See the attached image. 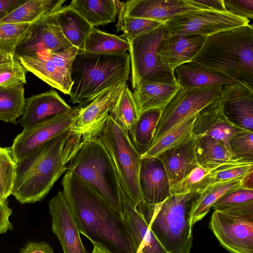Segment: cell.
I'll return each mask as SVG.
<instances>
[{
	"label": "cell",
	"mask_w": 253,
	"mask_h": 253,
	"mask_svg": "<svg viewBox=\"0 0 253 253\" xmlns=\"http://www.w3.org/2000/svg\"><path fill=\"white\" fill-rule=\"evenodd\" d=\"M181 87L176 80L146 83L133 91L139 115L148 110L164 109Z\"/></svg>",
	"instance_id": "d4e9b609"
},
{
	"label": "cell",
	"mask_w": 253,
	"mask_h": 253,
	"mask_svg": "<svg viewBox=\"0 0 253 253\" xmlns=\"http://www.w3.org/2000/svg\"><path fill=\"white\" fill-rule=\"evenodd\" d=\"M129 43L121 36L106 33L93 27L85 43L83 52L117 54L126 52Z\"/></svg>",
	"instance_id": "d6a6232c"
},
{
	"label": "cell",
	"mask_w": 253,
	"mask_h": 253,
	"mask_svg": "<svg viewBox=\"0 0 253 253\" xmlns=\"http://www.w3.org/2000/svg\"><path fill=\"white\" fill-rule=\"evenodd\" d=\"M163 110L154 109L141 113L128 131L132 146L141 156L151 145Z\"/></svg>",
	"instance_id": "f546056e"
},
{
	"label": "cell",
	"mask_w": 253,
	"mask_h": 253,
	"mask_svg": "<svg viewBox=\"0 0 253 253\" xmlns=\"http://www.w3.org/2000/svg\"><path fill=\"white\" fill-rule=\"evenodd\" d=\"M228 77L253 86V26L248 24L207 37L192 59Z\"/></svg>",
	"instance_id": "3957f363"
},
{
	"label": "cell",
	"mask_w": 253,
	"mask_h": 253,
	"mask_svg": "<svg viewBox=\"0 0 253 253\" xmlns=\"http://www.w3.org/2000/svg\"><path fill=\"white\" fill-rule=\"evenodd\" d=\"M130 72L126 52L101 54L78 51L72 65L70 102L84 107L108 88L126 84Z\"/></svg>",
	"instance_id": "5b68a950"
},
{
	"label": "cell",
	"mask_w": 253,
	"mask_h": 253,
	"mask_svg": "<svg viewBox=\"0 0 253 253\" xmlns=\"http://www.w3.org/2000/svg\"><path fill=\"white\" fill-rule=\"evenodd\" d=\"M116 167L120 186L137 206L144 202L139 184L141 155L132 146L128 134L109 115L98 136Z\"/></svg>",
	"instance_id": "52a82bcc"
},
{
	"label": "cell",
	"mask_w": 253,
	"mask_h": 253,
	"mask_svg": "<svg viewBox=\"0 0 253 253\" xmlns=\"http://www.w3.org/2000/svg\"><path fill=\"white\" fill-rule=\"evenodd\" d=\"M36 23H0V53L7 60L15 58L17 46Z\"/></svg>",
	"instance_id": "8d00e7d4"
},
{
	"label": "cell",
	"mask_w": 253,
	"mask_h": 253,
	"mask_svg": "<svg viewBox=\"0 0 253 253\" xmlns=\"http://www.w3.org/2000/svg\"><path fill=\"white\" fill-rule=\"evenodd\" d=\"M52 230L64 253H88L83 245L75 218L63 191H59L48 203Z\"/></svg>",
	"instance_id": "ac0fdd59"
},
{
	"label": "cell",
	"mask_w": 253,
	"mask_h": 253,
	"mask_svg": "<svg viewBox=\"0 0 253 253\" xmlns=\"http://www.w3.org/2000/svg\"><path fill=\"white\" fill-rule=\"evenodd\" d=\"M253 172V163L232 162L220 166L210 171L213 183L242 179Z\"/></svg>",
	"instance_id": "b9f144b4"
},
{
	"label": "cell",
	"mask_w": 253,
	"mask_h": 253,
	"mask_svg": "<svg viewBox=\"0 0 253 253\" xmlns=\"http://www.w3.org/2000/svg\"><path fill=\"white\" fill-rule=\"evenodd\" d=\"M209 227L231 253H253V201L214 211Z\"/></svg>",
	"instance_id": "ba28073f"
},
{
	"label": "cell",
	"mask_w": 253,
	"mask_h": 253,
	"mask_svg": "<svg viewBox=\"0 0 253 253\" xmlns=\"http://www.w3.org/2000/svg\"><path fill=\"white\" fill-rule=\"evenodd\" d=\"M227 11L249 20L253 19V0H223Z\"/></svg>",
	"instance_id": "f6af8a7d"
},
{
	"label": "cell",
	"mask_w": 253,
	"mask_h": 253,
	"mask_svg": "<svg viewBox=\"0 0 253 253\" xmlns=\"http://www.w3.org/2000/svg\"><path fill=\"white\" fill-rule=\"evenodd\" d=\"M66 0H26L6 16L0 23H36L60 9Z\"/></svg>",
	"instance_id": "83f0119b"
},
{
	"label": "cell",
	"mask_w": 253,
	"mask_h": 253,
	"mask_svg": "<svg viewBox=\"0 0 253 253\" xmlns=\"http://www.w3.org/2000/svg\"><path fill=\"white\" fill-rule=\"evenodd\" d=\"M218 101L232 124L253 132V86L237 82L223 85Z\"/></svg>",
	"instance_id": "2e32d148"
},
{
	"label": "cell",
	"mask_w": 253,
	"mask_h": 253,
	"mask_svg": "<svg viewBox=\"0 0 253 253\" xmlns=\"http://www.w3.org/2000/svg\"><path fill=\"white\" fill-rule=\"evenodd\" d=\"M27 70L16 58L0 64V86L26 84Z\"/></svg>",
	"instance_id": "7bdbcfd3"
},
{
	"label": "cell",
	"mask_w": 253,
	"mask_h": 253,
	"mask_svg": "<svg viewBox=\"0 0 253 253\" xmlns=\"http://www.w3.org/2000/svg\"><path fill=\"white\" fill-rule=\"evenodd\" d=\"M253 201V190L242 186L231 190L219 198L212 205L214 211H221L233 206Z\"/></svg>",
	"instance_id": "ee69618b"
},
{
	"label": "cell",
	"mask_w": 253,
	"mask_h": 253,
	"mask_svg": "<svg viewBox=\"0 0 253 253\" xmlns=\"http://www.w3.org/2000/svg\"><path fill=\"white\" fill-rule=\"evenodd\" d=\"M12 212L11 209L8 206L7 201H0V234L5 233L8 230L13 229L12 224L9 220Z\"/></svg>",
	"instance_id": "bcb514c9"
},
{
	"label": "cell",
	"mask_w": 253,
	"mask_h": 253,
	"mask_svg": "<svg viewBox=\"0 0 253 253\" xmlns=\"http://www.w3.org/2000/svg\"><path fill=\"white\" fill-rule=\"evenodd\" d=\"M222 88V85L181 87L163 109L151 146L184 120L217 102Z\"/></svg>",
	"instance_id": "30bf717a"
},
{
	"label": "cell",
	"mask_w": 253,
	"mask_h": 253,
	"mask_svg": "<svg viewBox=\"0 0 253 253\" xmlns=\"http://www.w3.org/2000/svg\"><path fill=\"white\" fill-rule=\"evenodd\" d=\"M139 184L143 201L146 204H160L171 195L166 170L157 157L141 158Z\"/></svg>",
	"instance_id": "ffe728a7"
},
{
	"label": "cell",
	"mask_w": 253,
	"mask_h": 253,
	"mask_svg": "<svg viewBox=\"0 0 253 253\" xmlns=\"http://www.w3.org/2000/svg\"><path fill=\"white\" fill-rule=\"evenodd\" d=\"M69 5L94 27L116 20L117 10L114 0H73Z\"/></svg>",
	"instance_id": "4dcf8cb0"
},
{
	"label": "cell",
	"mask_w": 253,
	"mask_h": 253,
	"mask_svg": "<svg viewBox=\"0 0 253 253\" xmlns=\"http://www.w3.org/2000/svg\"><path fill=\"white\" fill-rule=\"evenodd\" d=\"M167 35L163 25L128 42L130 82L133 90L146 83L176 80L174 75L163 67L158 56L160 44Z\"/></svg>",
	"instance_id": "9c48e42d"
},
{
	"label": "cell",
	"mask_w": 253,
	"mask_h": 253,
	"mask_svg": "<svg viewBox=\"0 0 253 253\" xmlns=\"http://www.w3.org/2000/svg\"><path fill=\"white\" fill-rule=\"evenodd\" d=\"M17 164L10 147L0 146V201L5 202L12 195L16 175Z\"/></svg>",
	"instance_id": "74e56055"
},
{
	"label": "cell",
	"mask_w": 253,
	"mask_h": 253,
	"mask_svg": "<svg viewBox=\"0 0 253 253\" xmlns=\"http://www.w3.org/2000/svg\"><path fill=\"white\" fill-rule=\"evenodd\" d=\"M20 253H54L50 245L44 242H29L21 248Z\"/></svg>",
	"instance_id": "7dc6e473"
},
{
	"label": "cell",
	"mask_w": 253,
	"mask_h": 253,
	"mask_svg": "<svg viewBox=\"0 0 253 253\" xmlns=\"http://www.w3.org/2000/svg\"><path fill=\"white\" fill-rule=\"evenodd\" d=\"M253 132L245 130L233 136L228 146L233 161L253 164Z\"/></svg>",
	"instance_id": "ab89813d"
},
{
	"label": "cell",
	"mask_w": 253,
	"mask_h": 253,
	"mask_svg": "<svg viewBox=\"0 0 253 253\" xmlns=\"http://www.w3.org/2000/svg\"><path fill=\"white\" fill-rule=\"evenodd\" d=\"M79 50L72 46L57 51H43L15 57L25 68L51 86L63 93H70L73 82L71 69Z\"/></svg>",
	"instance_id": "8fae6325"
},
{
	"label": "cell",
	"mask_w": 253,
	"mask_h": 253,
	"mask_svg": "<svg viewBox=\"0 0 253 253\" xmlns=\"http://www.w3.org/2000/svg\"><path fill=\"white\" fill-rule=\"evenodd\" d=\"M250 20L228 11L204 9L176 15L164 26L168 35L198 34L208 37L250 23Z\"/></svg>",
	"instance_id": "7c38bea8"
},
{
	"label": "cell",
	"mask_w": 253,
	"mask_h": 253,
	"mask_svg": "<svg viewBox=\"0 0 253 253\" xmlns=\"http://www.w3.org/2000/svg\"><path fill=\"white\" fill-rule=\"evenodd\" d=\"M210 170L199 166L185 177L170 187L171 195L202 192L213 184Z\"/></svg>",
	"instance_id": "f35d334b"
},
{
	"label": "cell",
	"mask_w": 253,
	"mask_h": 253,
	"mask_svg": "<svg viewBox=\"0 0 253 253\" xmlns=\"http://www.w3.org/2000/svg\"><path fill=\"white\" fill-rule=\"evenodd\" d=\"M62 185L80 233L107 253H137L123 217L91 186L69 171Z\"/></svg>",
	"instance_id": "6da1fadb"
},
{
	"label": "cell",
	"mask_w": 253,
	"mask_h": 253,
	"mask_svg": "<svg viewBox=\"0 0 253 253\" xmlns=\"http://www.w3.org/2000/svg\"><path fill=\"white\" fill-rule=\"evenodd\" d=\"M165 23L148 19L125 17L123 15L121 24L117 32L122 31L121 36L129 42L137 37L149 33Z\"/></svg>",
	"instance_id": "60d3db41"
},
{
	"label": "cell",
	"mask_w": 253,
	"mask_h": 253,
	"mask_svg": "<svg viewBox=\"0 0 253 253\" xmlns=\"http://www.w3.org/2000/svg\"><path fill=\"white\" fill-rule=\"evenodd\" d=\"M174 74L182 88L223 86L234 83L223 74L192 61L177 66L174 70Z\"/></svg>",
	"instance_id": "484cf974"
},
{
	"label": "cell",
	"mask_w": 253,
	"mask_h": 253,
	"mask_svg": "<svg viewBox=\"0 0 253 253\" xmlns=\"http://www.w3.org/2000/svg\"><path fill=\"white\" fill-rule=\"evenodd\" d=\"M207 38V36L198 34L168 35L161 42L158 50L162 66L174 75L175 68L192 60Z\"/></svg>",
	"instance_id": "d6986e66"
},
{
	"label": "cell",
	"mask_w": 253,
	"mask_h": 253,
	"mask_svg": "<svg viewBox=\"0 0 253 253\" xmlns=\"http://www.w3.org/2000/svg\"><path fill=\"white\" fill-rule=\"evenodd\" d=\"M241 180L214 183L203 191L194 207L191 225L201 220L210 211L214 203L228 191L241 186Z\"/></svg>",
	"instance_id": "836d02e7"
},
{
	"label": "cell",
	"mask_w": 253,
	"mask_h": 253,
	"mask_svg": "<svg viewBox=\"0 0 253 253\" xmlns=\"http://www.w3.org/2000/svg\"><path fill=\"white\" fill-rule=\"evenodd\" d=\"M201 192L171 195L163 202L136 206L156 239L168 253H190L191 218Z\"/></svg>",
	"instance_id": "277c9868"
},
{
	"label": "cell",
	"mask_w": 253,
	"mask_h": 253,
	"mask_svg": "<svg viewBox=\"0 0 253 253\" xmlns=\"http://www.w3.org/2000/svg\"></svg>",
	"instance_id": "db71d44e"
},
{
	"label": "cell",
	"mask_w": 253,
	"mask_h": 253,
	"mask_svg": "<svg viewBox=\"0 0 253 253\" xmlns=\"http://www.w3.org/2000/svg\"><path fill=\"white\" fill-rule=\"evenodd\" d=\"M126 84L106 89L87 105L80 107L70 130L81 134L83 140L98 138L113 107Z\"/></svg>",
	"instance_id": "5bb4252c"
},
{
	"label": "cell",
	"mask_w": 253,
	"mask_h": 253,
	"mask_svg": "<svg viewBox=\"0 0 253 253\" xmlns=\"http://www.w3.org/2000/svg\"><path fill=\"white\" fill-rule=\"evenodd\" d=\"M158 158L166 170L170 187L199 166L196 154V138L192 135L183 143L168 149Z\"/></svg>",
	"instance_id": "cb8c5ba5"
},
{
	"label": "cell",
	"mask_w": 253,
	"mask_h": 253,
	"mask_svg": "<svg viewBox=\"0 0 253 253\" xmlns=\"http://www.w3.org/2000/svg\"><path fill=\"white\" fill-rule=\"evenodd\" d=\"M26 0H0V20L6 16Z\"/></svg>",
	"instance_id": "c3c4849f"
},
{
	"label": "cell",
	"mask_w": 253,
	"mask_h": 253,
	"mask_svg": "<svg viewBox=\"0 0 253 253\" xmlns=\"http://www.w3.org/2000/svg\"><path fill=\"white\" fill-rule=\"evenodd\" d=\"M59 9L34 24L17 46L15 57L43 51H57L72 46L55 20V15Z\"/></svg>",
	"instance_id": "9a60e30c"
},
{
	"label": "cell",
	"mask_w": 253,
	"mask_h": 253,
	"mask_svg": "<svg viewBox=\"0 0 253 253\" xmlns=\"http://www.w3.org/2000/svg\"><path fill=\"white\" fill-rule=\"evenodd\" d=\"M7 60L0 53V64L6 61Z\"/></svg>",
	"instance_id": "f5cc1de1"
},
{
	"label": "cell",
	"mask_w": 253,
	"mask_h": 253,
	"mask_svg": "<svg viewBox=\"0 0 253 253\" xmlns=\"http://www.w3.org/2000/svg\"><path fill=\"white\" fill-rule=\"evenodd\" d=\"M72 108L56 91L50 90L26 99L18 122L23 130L28 129Z\"/></svg>",
	"instance_id": "44dd1931"
},
{
	"label": "cell",
	"mask_w": 253,
	"mask_h": 253,
	"mask_svg": "<svg viewBox=\"0 0 253 253\" xmlns=\"http://www.w3.org/2000/svg\"><path fill=\"white\" fill-rule=\"evenodd\" d=\"M241 186L244 188L253 190V172L250 173L242 179Z\"/></svg>",
	"instance_id": "f907efd6"
},
{
	"label": "cell",
	"mask_w": 253,
	"mask_h": 253,
	"mask_svg": "<svg viewBox=\"0 0 253 253\" xmlns=\"http://www.w3.org/2000/svg\"><path fill=\"white\" fill-rule=\"evenodd\" d=\"M109 116L125 131H128L139 117L137 105L133 94L127 84L124 86Z\"/></svg>",
	"instance_id": "d590c367"
},
{
	"label": "cell",
	"mask_w": 253,
	"mask_h": 253,
	"mask_svg": "<svg viewBox=\"0 0 253 253\" xmlns=\"http://www.w3.org/2000/svg\"><path fill=\"white\" fill-rule=\"evenodd\" d=\"M198 114L184 120L171 129L158 141L152 145L141 156L157 157L165 151L178 145L188 139L192 135L193 125Z\"/></svg>",
	"instance_id": "e575fe53"
},
{
	"label": "cell",
	"mask_w": 253,
	"mask_h": 253,
	"mask_svg": "<svg viewBox=\"0 0 253 253\" xmlns=\"http://www.w3.org/2000/svg\"><path fill=\"white\" fill-rule=\"evenodd\" d=\"M196 1L209 9L227 11L224 5L223 0H200Z\"/></svg>",
	"instance_id": "681fc988"
},
{
	"label": "cell",
	"mask_w": 253,
	"mask_h": 253,
	"mask_svg": "<svg viewBox=\"0 0 253 253\" xmlns=\"http://www.w3.org/2000/svg\"><path fill=\"white\" fill-rule=\"evenodd\" d=\"M82 136L68 130L45 142L17 164L12 195L21 204L42 201L80 148Z\"/></svg>",
	"instance_id": "7a4b0ae2"
},
{
	"label": "cell",
	"mask_w": 253,
	"mask_h": 253,
	"mask_svg": "<svg viewBox=\"0 0 253 253\" xmlns=\"http://www.w3.org/2000/svg\"><path fill=\"white\" fill-rule=\"evenodd\" d=\"M80 107H74L31 128L23 130L10 147L16 164L52 138L70 129Z\"/></svg>",
	"instance_id": "4fadbf2b"
},
{
	"label": "cell",
	"mask_w": 253,
	"mask_h": 253,
	"mask_svg": "<svg viewBox=\"0 0 253 253\" xmlns=\"http://www.w3.org/2000/svg\"><path fill=\"white\" fill-rule=\"evenodd\" d=\"M92 253H107L105 251H104L103 250L101 249L100 248L95 246H93V249L92 252Z\"/></svg>",
	"instance_id": "816d5d0a"
},
{
	"label": "cell",
	"mask_w": 253,
	"mask_h": 253,
	"mask_svg": "<svg viewBox=\"0 0 253 253\" xmlns=\"http://www.w3.org/2000/svg\"><path fill=\"white\" fill-rule=\"evenodd\" d=\"M123 218L132 237L137 253H168L156 239L142 214L120 186Z\"/></svg>",
	"instance_id": "7402d4cb"
},
{
	"label": "cell",
	"mask_w": 253,
	"mask_h": 253,
	"mask_svg": "<svg viewBox=\"0 0 253 253\" xmlns=\"http://www.w3.org/2000/svg\"><path fill=\"white\" fill-rule=\"evenodd\" d=\"M55 20L62 33L72 46L83 52L92 26L76 10L69 5L61 7L56 12Z\"/></svg>",
	"instance_id": "4316f807"
},
{
	"label": "cell",
	"mask_w": 253,
	"mask_h": 253,
	"mask_svg": "<svg viewBox=\"0 0 253 253\" xmlns=\"http://www.w3.org/2000/svg\"><path fill=\"white\" fill-rule=\"evenodd\" d=\"M124 16L165 23L175 16L209 9L193 0H130L124 2Z\"/></svg>",
	"instance_id": "e0dca14e"
},
{
	"label": "cell",
	"mask_w": 253,
	"mask_h": 253,
	"mask_svg": "<svg viewBox=\"0 0 253 253\" xmlns=\"http://www.w3.org/2000/svg\"><path fill=\"white\" fill-rule=\"evenodd\" d=\"M195 137L196 158L201 167L211 170L226 164L238 162L232 160L229 148L220 141L205 135Z\"/></svg>",
	"instance_id": "f1b7e54d"
},
{
	"label": "cell",
	"mask_w": 253,
	"mask_h": 253,
	"mask_svg": "<svg viewBox=\"0 0 253 253\" xmlns=\"http://www.w3.org/2000/svg\"><path fill=\"white\" fill-rule=\"evenodd\" d=\"M24 84L0 86V121L17 124L25 105Z\"/></svg>",
	"instance_id": "1f68e13d"
},
{
	"label": "cell",
	"mask_w": 253,
	"mask_h": 253,
	"mask_svg": "<svg viewBox=\"0 0 253 253\" xmlns=\"http://www.w3.org/2000/svg\"><path fill=\"white\" fill-rule=\"evenodd\" d=\"M67 171L91 186L122 216L118 175L110 155L99 138L83 140L68 164Z\"/></svg>",
	"instance_id": "8992f818"
},
{
	"label": "cell",
	"mask_w": 253,
	"mask_h": 253,
	"mask_svg": "<svg viewBox=\"0 0 253 253\" xmlns=\"http://www.w3.org/2000/svg\"><path fill=\"white\" fill-rule=\"evenodd\" d=\"M245 130L235 126L226 119L218 100L207 106L198 114L192 133L194 136L205 135L211 137L228 148L229 140L236 134Z\"/></svg>",
	"instance_id": "603a6c76"
}]
</instances>
